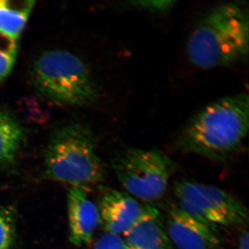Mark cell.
Listing matches in <instances>:
<instances>
[{
	"mask_svg": "<svg viewBox=\"0 0 249 249\" xmlns=\"http://www.w3.org/2000/svg\"><path fill=\"white\" fill-rule=\"evenodd\" d=\"M249 19L243 4L226 2L209 11L192 31L186 53L203 70L229 67L248 57Z\"/></svg>",
	"mask_w": 249,
	"mask_h": 249,
	"instance_id": "6da1fadb",
	"label": "cell"
},
{
	"mask_svg": "<svg viewBox=\"0 0 249 249\" xmlns=\"http://www.w3.org/2000/svg\"><path fill=\"white\" fill-rule=\"evenodd\" d=\"M247 93L221 98L208 105L188 121L178 137V146L214 160L232 155L248 134Z\"/></svg>",
	"mask_w": 249,
	"mask_h": 249,
	"instance_id": "7a4b0ae2",
	"label": "cell"
},
{
	"mask_svg": "<svg viewBox=\"0 0 249 249\" xmlns=\"http://www.w3.org/2000/svg\"><path fill=\"white\" fill-rule=\"evenodd\" d=\"M46 175L54 181L84 189L102 182L105 170L89 128L69 124L51 137L45 157Z\"/></svg>",
	"mask_w": 249,
	"mask_h": 249,
	"instance_id": "3957f363",
	"label": "cell"
},
{
	"mask_svg": "<svg viewBox=\"0 0 249 249\" xmlns=\"http://www.w3.org/2000/svg\"><path fill=\"white\" fill-rule=\"evenodd\" d=\"M31 80L42 97L54 103L89 106L99 97L88 66L66 51L52 50L42 53L34 62Z\"/></svg>",
	"mask_w": 249,
	"mask_h": 249,
	"instance_id": "277c9868",
	"label": "cell"
},
{
	"mask_svg": "<svg viewBox=\"0 0 249 249\" xmlns=\"http://www.w3.org/2000/svg\"><path fill=\"white\" fill-rule=\"evenodd\" d=\"M112 168L126 193L151 202L164 196L175 165L158 150L131 148L116 156Z\"/></svg>",
	"mask_w": 249,
	"mask_h": 249,
	"instance_id": "5b68a950",
	"label": "cell"
},
{
	"mask_svg": "<svg viewBox=\"0 0 249 249\" xmlns=\"http://www.w3.org/2000/svg\"><path fill=\"white\" fill-rule=\"evenodd\" d=\"M174 192L180 209L214 227L242 225L248 219L245 205L213 185L178 181Z\"/></svg>",
	"mask_w": 249,
	"mask_h": 249,
	"instance_id": "8992f818",
	"label": "cell"
},
{
	"mask_svg": "<svg viewBox=\"0 0 249 249\" xmlns=\"http://www.w3.org/2000/svg\"><path fill=\"white\" fill-rule=\"evenodd\" d=\"M165 230L171 244L178 249H217L221 245L217 228L178 206L170 210Z\"/></svg>",
	"mask_w": 249,
	"mask_h": 249,
	"instance_id": "52a82bcc",
	"label": "cell"
},
{
	"mask_svg": "<svg viewBox=\"0 0 249 249\" xmlns=\"http://www.w3.org/2000/svg\"><path fill=\"white\" fill-rule=\"evenodd\" d=\"M142 208L126 192H107L101 197L98 207L100 223L106 232L124 235L138 220Z\"/></svg>",
	"mask_w": 249,
	"mask_h": 249,
	"instance_id": "ba28073f",
	"label": "cell"
},
{
	"mask_svg": "<svg viewBox=\"0 0 249 249\" xmlns=\"http://www.w3.org/2000/svg\"><path fill=\"white\" fill-rule=\"evenodd\" d=\"M68 216L70 241L83 247L93 237L100 224L97 206L79 187H73L68 193Z\"/></svg>",
	"mask_w": 249,
	"mask_h": 249,
	"instance_id": "9c48e42d",
	"label": "cell"
},
{
	"mask_svg": "<svg viewBox=\"0 0 249 249\" xmlns=\"http://www.w3.org/2000/svg\"><path fill=\"white\" fill-rule=\"evenodd\" d=\"M129 249H172L158 210L142 208L137 222L123 235Z\"/></svg>",
	"mask_w": 249,
	"mask_h": 249,
	"instance_id": "30bf717a",
	"label": "cell"
},
{
	"mask_svg": "<svg viewBox=\"0 0 249 249\" xmlns=\"http://www.w3.org/2000/svg\"><path fill=\"white\" fill-rule=\"evenodd\" d=\"M22 126L7 111L0 109V167L11 164L24 139Z\"/></svg>",
	"mask_w": 249,
	"mask_h": 249,
	"instance_id": "8fae6325",
	"label": "cell"
},
{
	"mask_svg": "<svg viewBox=\"0 0 249 249\" xmlns=\"http://www.w3.org/2000/svg\"><path fill=\"white\" fill-rule=\"evenodd\" d=\"M34 1H23L15 6L10 1L0 0V33L15 41L25 27Z\"/></svg>",
	"mask_w": 249,
	"mask_h": 249,
	"instance_id": "7c38bea8",
	"label": "cell"
},
{
	"mask_svg": "<svg viewBox=\"0 0 249 249\" xmlns=\"http://www.w3.org/2000/svg\"><path fill=\"white\" fill-rule=\"evenodd\" d=\"M129 6L149 11L154 14H162L170 11L177 4L176 1H163V0H145L129 2Z\"/></svg>",
	"mask_w": 249,
	"mask_h": 249,
	"instance_id": "4fadbf2b",
	"label": "cell"
},
{
	"mask_svg": "<svg viewBox=\"0 0 249 249\" xmlns=\"http://www.w3.org/2000/svg\"><path fill=\"white\" fill-rule=\"evenodd\" d=\"M92 249H129L122 236L105 232L98 237Z\"/></svg>",
	"mask_w": 249,
	"mask_h": 249,
	"instance_id": "5bb4252c",
	"label": "cell"
},
{
	"mask_svg": "<svg viewBox=\"0 0 249 249\" xmlns=\"http://www.w3.org/2000/svg\"><path fill=\"white\" fill-rule=\"evenodd\" d=\"M14 239L11 220L0 212V249H10Z\"/></svg>",
	"mask_w": 249,
	"mask_h": 249,
	"instance_id": "9a60e30c",
	"label": "cell"
},
{
	"mask_svg": "<svg viewBox=\"0 0 249 249\" xmlns=\"http://www.w3.org/2000/svg\"><path fill=\"white\" fill-rule=\"evenodd\" d=\"M16 53L0 49V83L11 73L16 61Z\"/></svg>",
	"mask_w": 249,
	"mask_h": 249,
	"instance_id": "2e32d148",
	"label": "cell"
},
{
	"mask_svg": "<svg viewBox=\"0 0 249 249\" xmlns=\"http://www.w3.org/2000/svg\"><path fill=\"white\" fill-rule=\"evenodd\" d=\"M249 232H243L240 236L237 249H249Z\"/></svg>",
	"mask_w": 249,
	"mask_h": 249,
	"instance_id": "e0dca14e",
	"label": "cell"
}]
</instances>
